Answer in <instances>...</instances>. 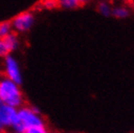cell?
I'll return each instance as SVG.
<instances>
[{
	"instance_id": "cell-1",
	"label": "cell",
	"mask_w": 134,
	"mask_h": 133,
	"mask_svg": "<svg viewBox=\"0 0 134 133\" xmlns=\"http://www.w3.org/2000/svg\"><path fill=\"white\" fill-rule=\"evenodd\" d=\"M0 102L14 108L21 106L24 97L20 85L7 79L6 77L0 78Z\"/></svg>"
},
{
	"instance_id": "cell-2",
	"label": "cell",
	"mask_w": 134,
	"mask_h": 133,
	"mask_svg": "<svg viewBox=\"0 0 134 133\" xmlns=\"http://www.w3.org/2000/svg\"><path fill=\"white\" fill-rule=\"evenodd\" d=\"M42 124H44L43 120L36 113V111L28 107H23L20 111H18L17 121L13 126L18 133H23L29 127Z\"/></svg>"
},
{
	"instance_id": "cell-3",
	"label": "cell",
	"mask_w": 134,
	"mask_h": 133,
	"mask_svg": "<svg viewBox=\"0 0 134 133\" xmlns=\"http://www.w3.org/2000/svg\"><path fill=\"white\" fill-rule=\"evenodd\" d=\"M3 70L4 74L7 79L13 81L14 83L20 85L23 82V76L20 72V64L18 60L9 54L3 58Z\"/></svg>"
},
{
	"instance_id": "cell-4",
	"label": "cell",
	"mask_w": 134,
	"mask_h": 133,
	"mask_svg": "<svg viewBox=\"0 0 134 133\" xmlns=\"http://www.w3.org/2000/svg\"><path fill=\"white\" fill-rule=\"evenodd\" d=\"M35 21V17L31 12H24L19 14L11 21L12 29L16 33H24L32 28Z\"/></svg>"
},
{
	"instance_id": "cell-5",
	"label": "cell",
	"mask_w": 134,
	"mask_h": 133,
	"mask_svg": "<svg viewBox=\"0 0 134 133\" xmlns=\"http://www.w3.org/2000/svg\"><path fill=\"white\" fill-rule=\"evenodd\" d=\"M18 119V111L16 108L8 105H0V124L2 126L14 125Z\"/></svg>"
},
{
	"instance_id": "cell-6",
	"label": "cell",
	"mask_w": 134,
	"mask_h": 133,
	"mask_svg": "<svg viewBox=\"0 0 134 133\" xmlns=\"http://www.w3.org/2000/svg\"><path fill=\"white\" fill-rule=\"evenodd\" d=\"M6 43L8 49L10 51V53H13L15 51L17 50L19 46H20V39L18 35L15 32H12L11 34H9L7 37H5L3 39Z\"/></svg>"
},
{
	"instance_id": "cell-7",
	"label": "cell",
	"mask_w": 134,
	"mask_h": 133,
	"mask_svg": "<svg viewBox=\"0 0 134 133\" xmlns=\"http://www.w3.org/2000/svg\"><path fill=\"white\" fill-rule=\"evenodd\" d=\"M111 16H114L117 19H126L130 16V10L128 9L126 6L124 5H120V6H116L112 8V14Z\"/></svg>"
},
{
	"instance_id": "cell-8",
	"label": "cell",
	"mask_w": 134,
	"mask_h": 133,
	"mask_svg": "<svg viewBox=\"0 0 134 133\" xmlns=\"http://www.w3.org/2000/svg\"><path fill=\"white\" fill-rule=\"evenodd\" d=\"M98 12L104 16V17H109L112 14V6L106 1H101L97 6Z\"/></svg>"
},
{
	"instance_id": "cell-9",
	"label": "cell",
	"mask_w": 134,
	"mask_h": 133,
	"mask_svg": "<svg viewBox=\"0 0 134 133\" xmlns=\"http://www.w3.org/2000/svg\"><path fill=\"white\" fill-rule=\"evenodd\" d=\"M13 32L12 29V25H11L10 21H3L0 23V39H4L9 34Z\"/></svg>"
},
{
	"instance_id": "cell-10",
	"label": "cell",
	"mask_w": 134,
	"mask_h": 133,
	"mask_svg": "<svg viewBox=\"0 0 134 133\" xmlns=\"http://www.w3.org/2000/svg\"><path fill=\"white\" fill-rule=\"evenodd\" d=\"M23 133H48L47 128L45 127L44 124L42 125H36V126H32L24 130Z\"/></svg>"
},
{
	"instance_id": "cell-11",
	"label": "cell",
	"mask_w": 134,
	"mask_h": 133,
	"mask_svg": "<svg viewBox=\"0 0 134 133\" xmlns=\"http://www.w3.org/2000/svg\"><path fill=\"white\" fill-rule=\"evenodd\" d=\"M9 54H11V53L5 43V41L3 39H0V58H4Z\"/></svg>"
},
{
	"instance_id": "cell-12",
	"label": "cell",
	"mask_w": 134,
	"mask_h": 133,
	"mask_svg": "<svg viewBox=\"0 0 134 133\" xmlns=\"http://www.w3.org/2000/svg\"><path fill=\"white\" fill-rule=\"evenodd\" d=\"M57 4H59L64 9H75L78 7L77 4L70 1V0H58Z\"/></svg>"
},
{
	"instance_id": "cell-13",
	"label": "cell",
	"mask_w": 134,
	"mask_h": 133,
	"mask_svg": "<svg viewBox=\"0 0 134 133\" xmlns=\"http://www.w3.org/2000/svg\"><path fill=\"white\" fill-rule=\"evenodd\" d=\"M57 0H45L44 5L48 9H52V8L57 6Z\"/></svg>"
},
{
	"instance_id": "cell-14",
	"label": "cell",
	"mask_w": 134,
	"mask_h": 133,
	"mask_svg": "<svg viewBox=\"0 0 134 133\" xmlns=\"http://www.w3.org/2000/svg\"><path fill=\"white\" fill-rule=\"evenodd\" d=\"M70 1H72V2H74V3H76L78 6H80V5H82V4L86 3L87 0H70Z\"/></svg>"
}]
</instances>
